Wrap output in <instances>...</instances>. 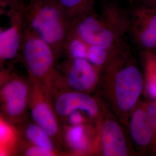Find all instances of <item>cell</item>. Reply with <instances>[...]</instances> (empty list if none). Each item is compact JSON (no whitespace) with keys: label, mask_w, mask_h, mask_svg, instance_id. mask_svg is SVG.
<instances>
[{"label":"cell","mask_w":156,"mask_h":156,"mask_svg":"<svg viewBox=\"0 0 156 156\" xmlns=\"http://www.w3.org/2000/svg\"><path fill=\"white\" fill-rule=\"evenodd\" d=\"M26 0H0L1 15L6 17L7 25L0 30L1 67L15 62L21 53L26 28Z\"/></svg>","instance_id":"cell-6"},{"label":"cell","mask_w":156,"mask_h":156,"mask_svg":"<svg viewBox=\"0 0 156 156\" xmlns=\"http://www.w3.org/2000/svg\"><path fill=\"white\" fill-rule=\"evenodd\" d=\"M100 126L96 151H100L104 156H127V142L120 124L116 120L107 118Z\"/></svg>","instance_id":"cell-11"},{"label":"cell","mask_w":156,"mask_h":156,"mask_svg":"<svg viewBox=\"0 0 156 156\" xmlns=\"http://www.w3.org/2000/svg\"><path fill=\"white\" fill-rule=\"evenodd\" d=\"M112 50L89 44L87 60L95 67L102 69L108 61L109 52Z\"/></svg>","instance_id":"cell-16"},{"label":"cell","mask_w":156,"mask_h":156,"mask_svg":"<svg viewBox=\"0 0 156 156\" xmlns=\"http://www.w3.org/2000/svg\"><path fill=\"white\" fill-rule=\"evenodd\" d=\"M30 81L31 83L29 101L30 117L34 123L49 134L62 153L67 154L62 139L61 123L50 98L39 84L30 80Z\"/></svg>","instance_id":"cell-8"},{"label":"cell","mask_w":156,"mask_h":156,"mask_svg":"<svg viewBox=\"0 0 156 156\" xmlns=\"http://www.w3.org/2000/svg\"><path fill=\"white\" fill-rule=\"evenodd\" d=\"M146 114L151 126L156 131V102H152L147 108Z\"/></svg>","instance_id":"cell-19"},{"label":"cell","mask_w":156,"mask_h":156,"mask_svg":"<svg viewBox=\"0 0 156 156\" xmlns=\"http://www.w3.org/2000/svg\"><path fill=\"white\" fill-rule=\"evenodd\" d=\"M56 69L51 91L62 88L91 94L98 87L101 69L87 60L67 58Z\"/></svg>","instance_id":"cell-7"},{"label":"cell","mask_w":156,"mask_h":156,"mask_svg":"<svg viewBox=\"0 0 156 156\" xmlns=\"http://www.w3.org/2000/svg\"><path fill=\"white\" fill-rule=\"evenodd\" d=\"M16 155L22 156H56L57 153L36 145H32L18 137L16 147Z\"/></svg>","instance_id":"cell-15"},{"label":"cell","mask_w":156,"mask_h":156,"mask_svg":"<svg viewBox=\"0 0 156 156\" xmlns=\"http://www.w3.org/2000/svg\"><path fill=\"white\" fill-rule=\"evenodd\" d=\"M129 129L132 139L140 146L149 144L154 131L146 112L140 109H136L133 113L129 122Z\"/></svg>","instance_id":"cell-13"},{"label":"cell","mask_w":156,"mask_h":156,"mask_svg":"<svg viewBox=\"0 0 156 156\" xmlns=\"http://www.w3.org/2000/svg\"><path fill=\"white\" fill-rule=\"evenodd\" d=\"M124 15L117 6L106 5L100 13L93 11L73 26L71 31L90 45L113 49L126 26Z\"/></svg>","instance_id":"cell-2"},{"label":"cell","mask_w":156,"mask_h":156,"mask_svg":"<svg viewBox=\"0 0 156 156\" xmlns=\"http://www.w3.org/2000/svg\"><path fill=\"white\" fill-rule=\"evenodd\" d=\"M0 81L1 117L16 127L30 117V81L11 68L1 69Z\"/></svg>","instance_id":"cell-4"},{"label":"cell","mask_w":156,"mask_h":156,"mask_svg":"<svg viewBox=\"0 0 156 156\" xmlns=\"http://www.w3.org/2000/svg\"><path fill=\"white\" fill-rule=\"evenodd\" d=\"M94 120H91L86 114L80 111L73 112L70 114L64 122L62 124H67L69 125H79L86 123H93Z\"/></svg>","instance_id":"cell-18"},{"label":"cell","mask_w":156,"mask_h":156,"mask_svg":"<svg viewBox=\"0 0 156 156\" xmlns=\"http://www.w3.org/2000/svg\"><path fill=\"white\" fill-rule=\"evenodd\" d=\"M26 27L50 45L57 62L64 54V46L72 26L57 0H26Z\"/></svg>","instance_id":"cell-1"},{"label":"cell","mask_w":156,"mask_h":156,"mask_svg":"<svg viewBox=\"0 0 156 156\" xmlns=\"http://www.w3.org/2000/svg\"><path fill=\"white\" fill-rule=\"evenodd\" d=\"M62 135L67 154L87 156L95 153L98 135L93 123L79 125L62 124Z\"/></svg>","instance_id":"cell-10"},{"label":"cell","mask_w":156,"mask_h":156,"mask_svg":"<svg viewBox=\"0 0 156 156\" xmlns=\"http://www.w3.org/2000/svg\"><path fill=\"white\" fill-rule=\"evenodd\" d=\"M111 71L105 78L100 76V82L106 84L108 96L117 111L125 115L133 109L140 97L142 76L133 65L116 67Z\"/></svg>","instance_id":"cell-5"},{"label":"cell","mask_w":156,"mask_h":156,"mask_svg":"<svg viewBox=\"0 0 156 156\" xmlns=\"http://www.w3.org/2000/svg\"><path fill=\"white\" fill-rule=\"evenodd\" d=\"M147 91L152 97L156 98V77L150 80L147 84Z\"/></svg>","instance_id":"cell-20"},{"label":"cell","mask_w":156,"mask_h":156,"mask_svg":"<svg viewBox=\"0 0 156 156\" xmlns=\"http://www.w3.org/2000/svg\"><path fill=\"white\" fill-rule=\"evenodd\" d=\"M96 0H57L65 12L73 27L94 11Z\"/></svg>","instance_id":"cell-14"},{"label":"cell","mask_w":156,"mask_h":156,"mask_svg":"<svg viewBox=\"0 0 156 156\" xmlns=\"http://www.w3.org/2000/svg\"><path fill=\"white\" fill-rule=\"evenodd\" d=\"M140 41L146 48L156 47V13L148 20L140 35Z\"/></svg>","instance_id":"cell-17"},{"label":"cell","mask_w":156,"mask_h":156,"mask_svg":"<svg viewBox=\"0 0 156 156\" xmlns=\"http://www.w3.org/2000/svg\"><path fill=\"white\" fill-rule=\"evenodd\" d=\"M21 53L28 79L39 84L51 99L57 62L52 48L38 35L26 27Z\"/></svg>","instance_id":"cell-3"},{"label":"cell","mask_w":156,"mask_h":156,"mask_svg":"<svg viewBox=\"0 0 156 156\" xmlns=\"http://www.w3.org/2000/svg\"><path fill=\"white\" fill-rule=\"evenodd\" d=\"M51 101L60 123L75 112H82L95 122L101 114L99 101L88 93L55 88L51 91Z\"/></svg>","instance_id":"cell-9"},{"label":"cell","mask_w":156,"mask_h":156,"mask_svg":"<svg viewBox=\"0 0 156 156\" xmlns=\"http://www.w3.org/2000/svg\"><path fill=\"white\" fill-rule=\"evenodd\" d=\"M19 139L57 153L64 155L55 140L46 131L39 127L29 117L16 127Z\"/></svg>","instance_id":"cell-12"}]
</instances>
